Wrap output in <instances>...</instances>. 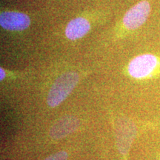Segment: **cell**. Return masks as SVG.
Returning <instances> with one entry per match:
<instances>
[{
  "instance_id": "cell-1",
  "label": "cell",
  "mask_w": 160,
  "mask_h": 160,
  "mask_svg": "<svg viewBox=\"0 0 160 160\" xmlns=\"http://www.w3.org/2000/svg\"><path fill=\"white\" fill-rule=\"evenodd\" d=\"M79 79V75L75 72H68L58 77L49 91L48 105L51 108L60 105L74 89Z\"/></svg>"
},
{
  "instance_id": "cell-2",
  "label": "cell",
  "mask_w": 160,
  "mask_h": 160,
  "mask_svg": "<svg viewBox=\"0 0 160 160\" xmlns=\"http://www.w3.org/2000/svg\"><path fill=\"white\" fill-rule=\"evenodd\" d=\"M159 65V59L157 56L144 53L137 56L130 62L128 71L130 76L134 79H145L153 74Z\"/></svg>"
},
{
  "instance_id": "cell-3",
  "label": "cell",
  "mask_w": 160,
  "mask_h": 160,
  "mask_svg": "<svg viewBox=\"0 0 160 160\" xmlns=\"http://www.w3.org/2000/svg\"><path fill=\"white\" fill-rule=\"evenodd\" d=\"M117 145L120 153L126 155L137 134V128L133 122L125 117L119 118L115 124Z\"/></svg>"
},
{
  "instance_id": "cell-4",
  "label": "cell",
  "mask_w": 160,
  "mask_h": 160,
  "mask_svg": "<svg viewBox=\"0 0 160 160\" xmlns=\"http://www.w3.org/2000/svg\"><path fill=\"white\" fill-rule=\"evenodd\" d=\"M151 13V5L147 0H142L126 12L122 19L124 27L129 31L139 28L145 23Z\"/></svg>"
},
{
  "instance_id": "cell-5",
  "label": "cell",
  "mask_w": 160,
  "mask_h": 160,
  "mask_svg": "<svg viewBox=\"0 0 160 160\" xmlns=\"http://www.w3.org/2000/svg\"><path fill=\"white\" fill-rule=\"evenodd\" d=\"M31 24L28 15L16 11L2 12L0 15V25L9 31H23L27 29Z\"/></svg>"
},
{
  "instance_id": "cell-6",
  "label": "cell",
  "mask_w": 160,
  "mask_h": 160,
  "mask_svg": "<svg viewBox=\"0 0 160 160\" xmlns=\"http://www.w3.org/2000/svg\"><path fill=\"white\" fill-rule=\"evenodd\" d=\"M80 125L77 117L68 115L57 120L50 130V136L53 139H60L74 132Z\"/></svg>"
},
{
  "instance_id": "cell-7",
  "label": "cell",
  "mask_w": 160,
  "mask_h": 160,
  "mask_svg": "<svg viewBox=\"0 0 160 160\" xmlns=\"http://www.w3.org/2000/svg\"><path fill=\"white\" fill-rule=\"evenodd\" d=\"M91 29V25L83 17H77L72 19L65 28L66 37L71 40L80 39L87 34Z\"/></svg>"
},
{
  "instance_id": "cell-8",
  "label": "cell",
  "mask_w": 160,
  "mask_h": 160,
  "mask_svg": "<svg viewBox=\"0 0 160 160\" xmlns=\"http://www.w3.org/2000/svg\"><path fill=\"white\" fill-rule=\"evenodd\" d=\"M68 153L65 151H59L54 154L50 156L45 160H67Z\"/></svg>"
},
{
  "instance_id": "cell-9",
  "label": "cell",
  "mask_w": 160,
  "mask_h": 160,
  "mask_svg": "<svg viewBox=\"0 0 160 160\" xmlns=\"http://www.w3.org/2000/svg\"><path fill=\"white\" fill-rule=\"evenodd\" d=\"M5 77V71L2 68H0V80L2 81Z\"/></svg>"
}]
</instances>
